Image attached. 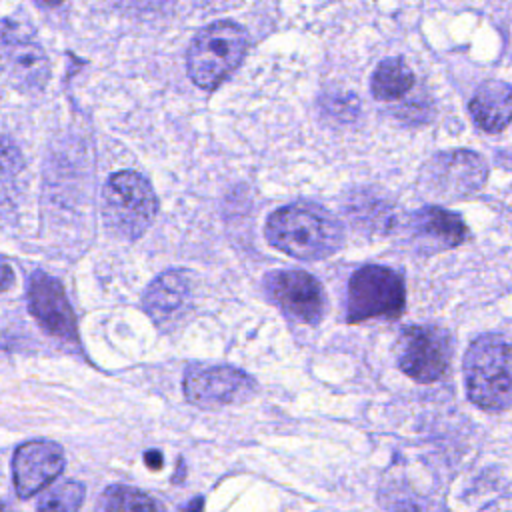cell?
I'll return each mask as SVG.
<instances>
[{
  "label": "cell",
  "mask_w": 512,
  "mask_h": 512,
  "mask_svg": "<svg viewBox=\"0 0 512 512\" xmlns=\"http://www.w3.org/2000/svg\"><path fill=\"white\" fill-rule=\"evenodd\" d=\"M264 232L274 248L298 260L328 258L344 240L340 222L312 204H288L274 210Z\"/></svg>",
  "instance_id": "cell-1"
},
{
  "label": "cell",
  "mask_w": 512,
  "mask_h": 512,
  "mask_svg": "<svg viewBox=\"0 0 512 512\" xmlns=\"http://www.w3.org/2000/svg\"><path fill=\"white\" fill-rule=\"evenodd\" d=\"M468 398L488 412H504L512 400L510 344L502 334L478 336L464 356Z\"/></svg>",
  "instance_id": "cell-2"
},
{
  "label": "cell",
  "mask_w": 512,
  "mask_h": 512,
  "mask_svg": "<svg viewBox=\"0 0 512 512\" xmlns=\"http://www.w3.org/2000/svg\"><path fill=\"white\" fill-rule=\"evenodd\" d=\"M158 200L150 182L134 170L114 172L102 190L106 226L124 240H138L154 222Z\"/></svg>",
  "instance_id": "cell-3"
},
{
  "label": "cell",
  "mask_w": 512,
  "mask_h": 512,
  "mask_svg": "<svg viewBox=\"0 0 512 512\" xmlns=\"http://www.w3.org/2000/svg\"><path fill=\"white\" fill-rule=\"evenodd\" d=\"M248 46L246 30L234 22H214L198 32L188 48V76L204 88H218L242 62Z\"/></svg>",
  "instance_id": "cell-4"
},
{
  "label": "cell",
  "mask_w": 512,
  "mask_h": 512,
  "mask_svg": "<svg viewBox=\"0 0 512 512\" xmlns=\"http://www.w3.org/2000/svg\"><path fill=\"white\" fill-rule=\"evenodd\" d=\"M404 278L400 272L368 264L358 268L348 282L346 320L362 322L372 318H398L404 312Z\"/></svg>",
  "instance_id": "cell-5"
},
{
  "label": "cell",
  "mask_w": 512,
  "mask_h": 512,
  "mask_svg": "<svg viewBox=\"0 0 512 512\" xmlns=\"http://www.w3.org/2000/svg\"><path fill=\"white\" fill-rule=\"evenodd\" d=\"M398 368L416 382L440 380L452 360V338L434 324H412L400 330L394 344Z\"/></svg>",
  "instance_id": "cell-6"
},
{
  "label": "cell",
  "mask_w": 512,
  "mask_h": 512,
  "mask_svg": "<svg viewBox=\"0 0 512 512\" xmlns=\"http://www.w3.org/2000/svg\"><path fill=\"white\" fill-rule=\"evenodd\" d=\"M486 176L488 168L482 156L456 148L428 158L420 172V186L434 198L454 200L480 190Z\"/></svg>",
  "instance_id": "cell-7"
},
{
  "label": "cell",
  "mask_w": 512,
  "mask_h": 512,
  "mask_svg": "<svg viewBox=\"0 0 512 512\" xmlns=\"http://www.w3.org/2000/svg\"><path fill=\"white\" fill-rule=\"evenodd\" d=\"M0 62L8 80L20 90H42L48 82L46 52L22 22L4 20L0 24Z\"/></svg>",
  "instance_id": "cell-8"
},
{
  "label": "cell",
  "mask_w": 512,
  "mask_h": 512,
  "mask_svg": "<svg viewBox=\"0 0 512 512\" xmlns=\"http://www.w3.org/2000/svg\"><path fill=\"white\" fill-rule=\"evenodd\" d=\"M182 388L190 404L204 410H216L246 402L254 394L256 382L244 370L234 366L194 364L184 372Z\"/></svg>",
  "instance_id": "cell-9"
},
{
  "label": "cell",
  "mask_w": 512,
  "mask_h": 512,
  "mask_svg": "<svg viewBox=\"0 0 512 512\" xmlns=\"http://www.w3.org/2000/svg\"><path fill=\"white\" fill-rule=\"evenodd\" d=\"M268 298L288 316L302 324H318L326 310L322 284L302 270H276L264 278Z\"/></svg>",
  "instance_id": "cell-10"
},
{
  "label": "cell",
  "mask_w": 512,
  "mask_h": 512,
  "mask_svg": "<svg viewBox=\"0 0 512 512\" xmlns=\"http://www.w3.org/2000/svg\"><path fill=\"white\" fill-rule=\"evenodd\" d=\"M28 308L50 336L64 342H76V318L62 284L54 276L42 270H36L30 276Z\"/></svg>",
  "instance_id": "cell-11"
},
{
  "label": "cell",
  "mask_w": 512,
  "mask_h": 512,
  "mask_svg": "<svg viewBox=\"0 0 512 512\" xmlns=\"http://www.w3.org/2000/svg\"><path fill=\"white\" fill-rule=\"evenodd\" d=\"M66 458L60 444L50 440H30L16 448L12 476L18 498H32L64 470Z\"/></svg>",
  "instance_id": "cell-12"
},
{
  "label": "cell",
  "mask_w": 512,
  "mask_h": 512,
  "mask_svg": "<svg viewBox=\"0 0 512 512\" xmlns=\"http://www.w3.org/2000/svg\"><path fill=\"white\" fill-rule=\"evenodd\" d=\"M408 236L416 250L434 254L462 244L468 236L464 220L440 206H424L410 214Z\"/></svg>",
  "instance_id": "cell-13"
},
{
  "label": "cell",
  "mask_w": 512,
  "mask_h": 512,
  "mask_svg": "<svg viewBox=\"0 0 512 512\" xmlns=\"http://www.w3.org/2000/svg\"><path fill=\"white\" fill-rule=\"evenodd\" d=\"M144 310L160 328H170L180 322L192 306V286L182 270H166L156 276L146 294Z\"/></svg>",
  "instance_id": "cell-14"
},
{
  "label": "cell",
  "mask_w": 512,
  "mask_h": 512,
  "mask_svg": "<svg viewBox=\"0 0 512 512\" xmlns=\"http://www.w3.org/2000/svg\"><path fill=\"white\" fill-rule=\"evenodd\" d=\"M470 114L474 122L490 134L502 132L510 124L512 112V92L502 80L484 82L470 100Z\"/></svg>",
  "instance_id": "cell-15"
},
{
  "label": "cell",
  "mask_w": 512,
  "mask_h": 512,
  "mask_svg": "<svg viewBox=\"0 0 512 512\" xmlns=\"http://www.w3.org/2000/svg\"><path fill=\"white\" fill-rule=\"evenodd\" d=\"M372 94L376 100L392 102L414 86V74L402 58H386L372 74Z\"/></svg>",
  "instance_id": "cell-16"
},
{
  "label": "cell",
  "mask_w": 512,
  "mask_h": 512,
  "mask_svg": "<svg viewBox=\"0 0 512 512\" xmlns=\"http://www.w3.org/2000/svg\"><path fill=\"white\" fill-rule=\"evenodd\" d=\"M98 508H102V510H158L160 504L146 492H140L132 486L114 484L102 492Z\"/></svg>",
  "instance_id": "cell-17"
},
{
  "label": "cell",
  "mask_w": 512,
  "mask_h": 512,
  "mask_svg": "<svg viewBox=\"0 0 512 512\" xmlns=\"http://www.w3.org/2000/svg\"><path fill=\"white\" fill-rule=\"evenodd\" d=\"M84 486L76 480L60 482L54 488H50L36 504L38 510H64L72 512L82 506L84 500Z\"/></svg>",
  "instance_id": "cell-18"
},
{
  "label": "cell",
  "mask_w": 512,
  "mask_h": 512,
  "mask_svg": "<svg viewBox=\"0 0 512 512\" xmlns=\"http://www.w3.org/2000/svg\"><path fill=\"white\" fill-rule=\"evenodd\" d=\"M12 284H14V270L4 258H0V292L12 288Z\"/></svg>",
  "instance_id": "cell-19"
},
{
  "label": "cell",
  "mask_w": 512,
  "mask_h": 512,
  "mask_svg": "<svg viewBox=\"0 0 512 512\" xmlns=\"http://www.w3.org/2000/svg\"><path fill=\"white\" fill-rule=\"evenodd\" d=\"M144 460L148 462V466H150V468H158V466H162V454H160V452H148V454L144 456Z\"/></svg>",
  "instance_id": "cell-20"
},
{
  "label": "cell",
  "mask_w": 512,
  "mask_h": 512,
  "mask_svg": "<svg viewBox=\"0 0 512 512\" xmlns=\"http://www.w3.org/2000/svg\"><path fill=\"white\" fill-rule=\"evenodd\" d=\"M40 4H46V6H56V4H60L62 0H38Z\"/></svg>",
  "instance_id": "cell-21"
},
{
  "label": "cell",
  "mask_w": 512,
  "mask_h": 512,
  "mask_svg": "<svg viewBox=\"0 0 512 512\" xmlns=\"http://www.w3.org/2000/svg\"><path fill=\"white\" fill-rule=\"evenodd\" d=\"M2 508H4V504H2V502H0V510H2Z\"/></svg>",
  "instance_id": "cell-22"
}]
</instances>
